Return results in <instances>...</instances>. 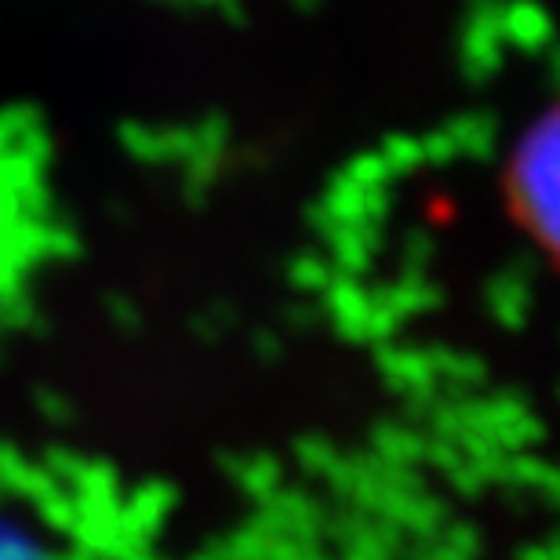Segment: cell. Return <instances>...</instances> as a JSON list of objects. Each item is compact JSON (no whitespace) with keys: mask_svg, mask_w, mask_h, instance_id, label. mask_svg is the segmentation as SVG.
<instances>
[{"mask_svg":"<svg viewBox=\"0 0 560 560\" xmlns=\"http://www.w3.org/2000/svg\"><path fill=\"white\" fill-rule=\"evenodd\" d=\"M513 186L532 233L560 255V109L524 139Z\"/></svg>","mask_w":560,"mask_h":560,"instance_id":"obj_1","label":"cell"}]
</instances>
